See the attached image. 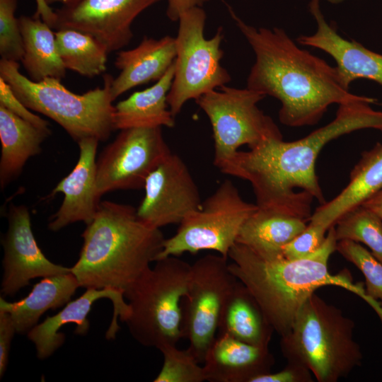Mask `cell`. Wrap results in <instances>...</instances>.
<instances>
[{
	"instance_id": "cell-1",
	"label": "cell",
	"mask_w": 382,
	"mask_h": 382,
	"mask_svg": "<svg viewBox=\"0 0 382 382\" xmlns=\"http://www.w3.org/2000/svg\"><path fill=\"white\" fill-rule=\"evenodd\" d=\"M376 102L366 97L340 104L326 125L294 141L270 137L248 151H238L221 172L250 182L258 207L309 221L313 199L320 204L325 202L316 173L320 151L330 141L357 130L382 132V111L370 106Z\"/></svg>"
},
{
	"instance_id": "cell-7",
	"label": "cell",
	"mask_w": 382,
	"mask_h": 382,
	"mask_svg": "<svg viewBox=\"0 0 382 382\" xmlns=\"http://www.w3.org/2000/svg\"><path fill=\"white\" fill-rule=\"evenodd\" d=\"M156 262L125 291L130 314L124 323L136 341L158 349L183 338L182 301L191 265L178 256Z\"/></svg>"
},
{
	"instance_id": "cell-4",
	"label": "cell",
	"mask_w": 382,
	"mask_h": 382,
	"mask_svg": "<svg viewBox=\"0 0 382 382\" xmlns=\"http://www.w3.org/2000/svg\"><path fill=\"white\" fill-rule=\"evenodd\" d=\"M71 267L80 287L125 291L156 261L165 241L161 228L141 220L134 207L102 201L81 235Z\"/></svg>"
},
{
	"instance_id": "cell-27",
	"label": "cell",
	"mask_w": 382,
	"mask_h": 382,
	"mask_svg": "<svg viewBox=\"0 0 382 382\" xmlns=\"http://www.w3.org/2000/svg\"><path fill=\"white\" fill-rule=\"evenodd\" d=\"M18 22L24 49L21 62L28 78L36 82L48 77L63 79L66 69L58 54L52 28L34 16H21Z\"/></svg>"
},
{
	"instance_id": "cell-3",
	"label": "cell",
	"mask_w": 382,
	"mask_h": 382,
	"mask_svg": "<svg viewBox=\"0 0 382 382\" xmlns=\"http://www.w3.org/2000/svg\"><path fill=\"white\" fill-rule=\"evenodd\" d=\"M337 243L335 226L329 228L317 250L300 258L289 259L283 253L264 256L236 243L228 255L232 260L228 266L280 336L290 330L303 303L323 286H337L354 293L382 318L381 305L367 295L364 284L354 283L346 270L335 274L329 272L328 260L336 250Z\"/></svg>"
},
{
	"instance_id": "cell-22",
	"label": "cell",
	"mask_w": 382,
	"mask_h": 382,
	"mask_svg": "<svg viewBox=\"0 0 382 382\" xmlns=\"http://www.w3.org/2000/svg\"><path fill=\"white\" fill-rule=\"evenodd\" d=\"M79 287L71 272L43 277L33 285L27 296L19 301L8 302L1 296L0 311L10 315L16 333H28L47 310L67 303Z\"/></svg>"
},
{
	"instance_id": "cell-28",
	"label": "cell",
	"mask_w": 382,
	"mask_h": 382,
	"mask_svg": "<svg viewBox=\"0 0 382 382\" xmlns=\"http://www.w3.org/2000/svg\"><path fill=\"white\" fill-rule=\"evenodd\" d=\"M59 57L66 68L93 78L107 69L106 47L93 36L73 29L54 32Z\"/></svg>"
},
{
	"instance_id": "cell-24",
	"label": "cell",
	"mask_w": 382,
	"mask_h": 382,
	"mask_svg": "<svg viewBox=\"0 0 382 382\" xmlns=\"http://www.w3.org/2000/svg\"><path fill=\"white\" fill-rule=\"evenodd\" d=\"M175 73V62L165 75L151 87L133 93L115 105V129L136 127H173L167 96Z\"/></svg>"
},
{
	"instance_id": "cell-25",
	"label": "cell",
	"mask_w": 382,
	"mask_h": 382,
	"mask_svg": "<svg viewBox=\"0 0 382 382\" xmlns=\"http://www.w3.org/2000/svg\"><path fill=\"white\" fill-rule=\"evenodd\" d=\"M50 134L0 105L1 189L19 175L30 158L40 153L42 143Z\"/></svg>"
},
{
	"instance_id": "cell-11",
	"label": "cell",
	"mask_w": 382,
	"mask_h": 382,
	"mask_svg": "<svg viewBox=\"0 0 382 382\" xmlns=\"http://www.w3.org/2000/svg\"><path fill=\"white\" fill-rule=\"evenodd\" d=\"M227 259L209 254L195 261L182 301L183 338L200 363L216 336L221 312L238 282Z\"/></svg>"
},
{
	"instance_id": "cell-33",
	"label": "cell",
	"mask_w": 382,
	"mask_h": 382,
	"mask_svg": "<svg viewBox=\"0 0 382 382\" xmlns=\"http://www.w3.org/2000/svg\"><path fill=\"white\" fill-rule=\"evenodd\" d=\"M326 232L328 230L321 226L309 222L301 233L283 248V255L289 259L311 255L322 245Z\"/></svg>"
},
{
	"instance_id": "cell-13",
	"label": "cell",
	"mask_w": 382,
	"mask_h": 382,
	"mask_svg": "<svg viewBox=\"0 0 382 382\" xmlns=\"http://www.w3.org/2000/svg\"><path fill=\"white\" fill-rule=\"evenodd\" d=\"M144 189L137 214L154 228L179 224L202 206L197 185L186 164L175 154L171 153L149 174Z\"/></svg>"
},
{
	"instance_id": "cell-23",
	"label": "cell",
	"mask_w": 382,
	"mask_h": 382,
	"mask_svg": "<svg viewBox=\"0 0 382 382\" xmlns=\"http://www.w3.org/2000/svg\"><path fill=\"white\" fill-rule=\"evenodd\" d=\"M308 220L272 209L253 212L242 226L236 243L264 256L282 254L283 248L307 226Z\"/></svg>"
},
{
	"instance_id": "cell-19",
	"label": "cell",
	"mask_w": 382,
	"mask_h": 382,
	"mask_svg": "<svg viewBox=\"0 0 382 382\" xmlns=\"http://www.w3.org/2000/svg\"><path fill=\"white\" fill-rule=\"evenodd\" d=\"M274 363L268 347L253 345L226 334H217L203 361L206 381L253 382L271 372Z\"/></svg>"
},
{
	"instance_id": "cell-5",
	"label": "cell",
	"mask_w": 382,
	"mask_h": 382,
	"mask_svg": "<svg viewBox=\"0 0 382 382\" xmlns=\"http://www.w3.org/2000/svg\"><path fill=\"white\" fill-rule=\"evenodd\" d=\"M353 321L313 294L290 330L281 336L288 363L306 368L319 382H336L361 364L362 353L353 338Z\"/></svg>"
},
{
	"instance_id": "cell-12",
	"label": "cell",
	"mask_w": 382,
	"mask_h": 382,
	"mask_svg": "<svg viewBox=\"0 0 382 382\" xmlns=\"http://www.w3.org/2000/svg\"><path fill=\"white\" fill-rule=\"evenodd\" d=\"M171 153L162 127L120 130L97 161L98 197L117 190L144 188L149 174Z\"/></svg>"
},
{
	"instance_id": "cell-39",
	"label": "cell",
	"mask_w": 382,
	"mask_h": 382,
	"mask_svg": "<svg viewBox=\"0 0 382 382\" xmlns=\"http://www.w3.org/2000/svg\"><path fill=\"white\" fill-rule=\"evenodd\" d=\"M361 205L375 212L382 219V189L372 195Z\"/></svg>"
},
{
	"instance_id": "cell-35",
	"label": "cell",
	"mask_w": 382,
	"mask_h": 382,
	"mask_svg": "<svg viewBox=\"0 0 382 382\" xmlns=\"http://www.w3.org/2000/svg\"><path fill=\"white\" fill-rule=\"evenodd\" d=\"M313 374L306 368L292 363H288L282 370L261 375L253 382H310Z\"/></svg>"
},
{
	"instance_id": "cell-38",
	"label": "cell",
	"mask_w": 382,
	"mask_h": 382,
	"mask_svg": "<svg viewBox=\"0 0 382 382\" xmlns=\"http://www.w3.org/2000/svg\"><path fill=\"white\" fill-rule=\"evenodd\" d=\"M35 2L36 12L33 16L41 18L53 29L57 19L55 11L51 8L46 0H35Z\"/></svg>"
},
{
	"instance_id": "cell-41",
	"label": "cell",
	"mask_w": 382,
	"mask_h": 382,
	"mask_svg": "<svg viewBox=\"0 0 382 382\" xmlns=\"http://www.w3.org/2000/svg\"><path fill=\"white\" fill-rule=\"evenodd\" d=\"M325 1H327L328 2L332 4H338L343 2L345 0H325Z\"/></svg>"
},
{
	"instance_id": "cell-9",
	"label": "cell",
	"mask_w": 382,
	"mask_h": 382,
	"mask_svg": "<svg viewBox=\"0 0 382 382\" xmlns=\"http://www.w3.org/2000/svg\"><path fill=\"white\" fill-rule=\"evenodd\" d=\"M265 97L248 87L225 85L195 100L210 121L214 142L213 163L221 171L241 146L252 149L267 138L283 137L272 117L257 107Z\"/></svg>"
},
{
	"instance_id": "cell-30",
	"label": "cell",
	"mask_w": 382,
	"mask_h": 382,
	"mask_svg": "<svg viewBox=\"0 0 382 382\" xmlns=\"http://www.w3.org/2000/svg\"><path fill=\"white\" fill-rule=\"evenodd\" d=\"M158 350L163 364L154 382H203L206 376L203 366L188 350L180 349L176 345H165Z\"/></svg>"
},
{
	"instance_id": "cell-2",
	"label": "cell",
	"mask_w": 382,
	"mask_h": 382,
	"mask_svg": "<svg viewBox=\"0 0 382 382\" xmlns=\"http://www.w3.org/2000/svg\"><path fill=\"white\" fill-rule=\"evenodd\" d=\"M228 11L255 56L246 87L279 100L283 125H314L331 105L366 98L345 89L335 66L299 47L282 28H256Z\"/></svg>"
},
{
	"instance_id": "cell-18",
	"label": "cell",
	"mask_w": 382,
	"mask_h": 382,
	"mask_svg": "<svg viewBox=\"0 0 382 382\" xmlns=\"http://www.w3.org/2000/svg\"><path fill=\"white\" fill-rule=\"evenodd\" d=\"M98 142L95 138L78 142L80 152L76 166L58 183L51 194L62 193L64 199L50 219V231H57L79 221L88 225L95 217L100 202L96 188Z\"/></svg>"
},
{
	"instance_id": "cell-10",
	"label": "cell",
	"mask_w": 382,
	"mask_h": 382,
	"mask_svg": "<svg viewBox=\"0 0 382 382\" xmlns=\"http://www.w3.org/2000/svg\"><path fill=\"white\" fill-rule=\"evenodd\" d=\"M257 207L245 201L230 180H224L198 210L179 224L175 233L165 239L156 260L202 250L228 258L242 226Z\"/></svg>"
},
{
	"instance_id": "cell-37",
	"label": "cell",
	"mask_w": 382,
	"mask_h": 382,
	"mask_svg": "<svg viewBox=\"0 0 382 382\" xmlns=\"http://www.w3.org/2000/svg\"><path fill=\"white\" fill-rule=\"evenodd\" d=\"M209 0H167L166 16L171 21H178L185 11L194 7H202Z\"/></svg>"
},
{
	"instance_id": "cell-15",
	"label": "cell",
	"mask_w": 382,
	"mask_h": 382,
	"mask_svg": "<svg viewBox=\"0 0 382 382\" xmlns=\"http://www.w3.org/2000/svg\"><path fill=\"white\" fill-rule=\"evenodd\" d=\"M8 222L2 240L3 296L16 295L33 279L71 272V267L55 264L45 257L35 238L30 212L25 206L11 204Z\"/></svg>"
},
{
	"instance_id": "cell-17",
	"label": "cell",
	"mask_w": 382,
	"mask_h": 382,
	"mask_svg": "<svg viewBox=\"0 0 382 382\" xmlns=\"http://www.w3.org/2000/svg\"><path fill=\"white\" fill-rule=\"evenodd\" d=\"M308 8L316 23V30L310 35L299 36L296 42L330 55L336 62L339 80L345 89L349 90L351 83L359 79H369L382 86V54L339 35L333 23L326 21L320 0H311Z\"/></svg>"
},
{
	"instance_id": "cell-20",
	"label": "cell",
	"mask_w": 382,
	"mask_h": 382,
	"mask_svg": "<svg viewBox=\"0 0 382 382\" xmlns=\"http://www.w3.org/2000/svg\"><path fill=\"white\" fill-rule=\"evenodd\" d=\"M175 58V37L170 35L160 39L144 36L136 47L119 52L114 64L120 74L110 88L112 100L132 88L161 79Z\"/></svg>"
},
{
	"instance_id": "cell-31",
	"label": "cell",
	"mask_w": 382,
	"mask_h": 382,
	"mask_svg": "<svg viewBox=\"0 0 382 382\" xmlns=\"http://www.w3.org/2000/svg\"><path fill=\"white\" fill-rule=\"evenodd\" d=\"M336 250L362 272L367 295L382 306V262L359 243L353 241H338Z\"/></svg>"
},
{
	"instance_id": "cell-26",
	"label": "cell",
	"mask_w": 382,
	"mask_h": 382,
	"mask_svg": "<svg viewBox=\"0 0 382 382\" xmlns=\"http://www.w3.org/2000/svg\"><path fill=\"white\" fill-rule=\"evenodd\" d=\"M273 331L254 297L238 279L221 312L217 333L268 347Z\"/></svg>"
},
{
	"instance_id": "cell-16",
	"label": "cell",
	"mask_w": 382,
	"mask_h": 382,
	"mask_svg": "<svg viewBox=\"0 0 382 382\" xmlns=\"http://www.w3.org/2000/svg\"><path fill=\"white\" fill-rule=\"evenodd\" d=\"M103 298L111 300L113 306L112 319L105 337L108 340L115 339L120 328L118 318L125 322L130 314V308L125 301L124 293L110 289H86L79 298L69 301L59 312L48 316L27 333L28 339L35 345L37 358L45 359L50 357L64 344L65 335L59 330L66 324L76 325V335L87 334L90 327L88 315L93 304Z\"/></svg>"
},
{
	"instance_id": "cell-36",
	"label": "cell",
	"mask_w": 382,
	"mask_h": 382,
	"mask_svg": "<svg viewBox=\"0 0 382 382\" xmlns=\"http://www.w3.org/2000/svg\"><path fill=\"white\" fill-rule=\"evenodd\" d=\"M16 330L10 315L0 311V376H4L8 362L11 344Z\"/></svg>"
},
{
	"instance_id": "cell-40",
	"label": "cell",
	"mask_w": 382,
	"mask_h": 382,
	"mask_svg": "<svg viewBox=\"0 0 382 382\" xmlns=\"http://www.w3.org/2000/svg\"><path fill=\"white\" fill-rule=\"evenodd\" d=\"M81 0H46L47 3L50 6L53 4H62V6H70L79 2Z\"/></svg>"
},
{
	"instance_id": "cell-8",
	"label": "cell",
	"mask_w": 382,
	"mask_h": 382,
	"mask_svg": "<svg viewBox=\"0 0 382 382\" xmlns=\"http://www.w3.org/2000/svg\"><path fill=\"white\" fill-rule=\"evenodd\" d=\"M207 15L202 7H194L179 17L175 37V73L167 101L174 117L190 100L227 85L231 78L221 65L224 31L219 27L211 38L204 36Z\"/></svg>"
},
{
	"instance_id": "cell-32",
	"label": "cell",
	"mask_w": 382,
	"mask_h": 382,
	"mask_svg": "<svg viewBox=\"0 0 382 382\" xmlns=\"http://www.w3.org/2000/svg\"><path fill=\"white\" fill-rule=\"evenodd\" d=\"M16 8L17 0H0V55L2 59L18 62L24 49Z\"/></svg>"
},
{
	"instance_id": "cell-14",
	"label": "cell",
	"mask_w": 382,
	"mask_h": 382,
	"mask_svg": "<svg viewBox=\"0 0 382 382\" xmlns=\"http://www.w3.org/2000/svg\"><path fill=\"white\" fill-rule=\"evenodd\" d=\"M161 0H81L55 11L53 29H73L87 33L108 52L127 46L133 37L134 19L145 9Z\"/></svg>"
},
{
	"instance_id": "cell-6",
	"label": "cell",
	"mask_w": 382,
	"mask_h": 382,
	"mask_svg": "<svg viewBox=\"0 0 382 382\" xmlns=\"http://www.w3.org/2000/svg\"><path fill=\"white\" fill-rule=\"evenodd\" d=\"M19 68L18 62L1 59L0 77L27 108L54 120L77 143L87 138L104 141L115 130L112 75H103L102 87L76 94L68 90L61 79L48 77L33 81Z\"/></svg>"
},
{
	"instance_id": "cell-29",
	"label": "cell",
	"mask_w": 382,
	"mask_h": 382,
	"mask_svg": "<svg viewBox=\"0 0 382 382\" xmlns=\"http://www.w3.org/2000/svg\"><path fill=\"white\" fill-rule=\"evenodd\" d=\"M336 238L365 244L382 262V219L360 205L342 215L335 224Z\"/></svg>"
},
{
	"instance_id": "cell-21",
	"label": "cell",
	"mask_w": 382,
	"mask_h": 382,
	"mask_svg": "<svg viewBox=\"0 0 382 382\" xmlns=\"http://www.w3.org/2000/svg\"><path fill=\"white\" fill-rule=\"evenodd\" d=\"M382 189V144L363 153L350 173L349 183L329 202L320 204L312 214L309 222L326 230L335 226L345 213L361 205Z\"/></svg>"
},
{
	"instance_id": "cell-34",
	"label": "cell",
	"mask_w": 382,
	"mask_h": 382,
	"mask_svg": "<svg viewBox=\"0 0 382 382\" xmlns=\"http://www.w3.org/2000/svg\"><path fill=\"white\" fill-rule=\"evenodd\" d=\"M0 105L37 128L51 133L49 122L27 108L14 94L11 86L1 77Z\"/></svg>"
}]
</instances>
